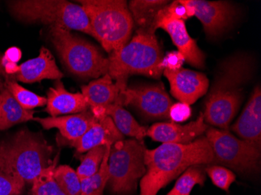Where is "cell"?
Segmentation results:
<instances>
[{
    "mask_svg": "<svg viewBox=\"0 0 261 195\" xmlns=\"http://www.w3.org/2000/svg\"><path fill=\"white\" fill-rule=\"evenodd\" d=\"M123 139L124 135L117 130L112 119L105 116L97 118L84 135L69 144L75 149L77 153L82 154L101 145H113Z\"/></svg>",
    "mask_w": 261,
    "mask_h": 195,
    "instance_id": "17",
    "label": "cell"
},
{
    "mask_svg": "<svg viewBox=\"0 0 261 195\" xmlns=\"http://www.w3.org/2000/svg\"><path fill=\"white\" fill-rule=\"evenodd\" d=\"M29 195H33V194H32V193H31V194H29Z\"/></svg>",
    "mask_w": 261,
    "mask_h": 195,
    "instance_id": "36",
    "label": "cell"
},
{
    "mask_svg": "<svg viewBox=\"0 0 261 195\" xmlns=\"http://www.w3.org/2000/svg\"><path fill=\"white\" fill-rule=\"evenodd\" d=\"M163 74L169 81L171 95L180 102L190 105L207 92L209 80L200 72L181 67L175 71L165 69Z\"/></svg>",
    "mask_w": 261,
    "mask_h": 195,
    "instance_id": "12",
    "label": "cell"
},
{
    "mask_svg": "<svg viewBox=\"0 0 261 195\" xmlns=\"http://www.w3.org/2000/svg\"><path fill=\"white\" fill-rule=\"evenodd\" d=\"M212 149L205 136L188 145L164 143L145 151L146 172L140 181V195H156L192 165L212 163Z\"/></svg>",
    "mask_w": 261,
    "mask_h": 195,
    "instance_id": "2",
    "label": "cell"
},
{
    "mask_svg": "<svg viewBox=\"0 0 261 195\" xmlns=\"http://www.w3.org/2000/svg\"><path fill=\"white\" fill-rule=\"evenodd\" d=\"M64 74L56 64L55 59L50 51L42 47L39 57L31 59L20 65H16L10 75L6 80H13L22 83H33L41 80H60Z\"/></svg>",
    "mask_w": 261,
    "mask_h": 195,
    "instance_id": "13",
    "label": "cell"
},
{
    "mask_svg": "<svg viewBox=\"0 0 261 195\" xmlns=\"http://www.w3.org/2000/svg\"><path fill=\"white\" fill-rule=\"evenodd\" d=\"M90 22L93 38L108 53L117 52L128 43L134 23L126 1L82 0Z\"/></svg>",
    "mask_w": 261,
    "mask_h": 195,
    "instance_id": "5",
    "label": "cell"
},
{
    "mask_svg": "<svg viewBox=\"0 0 261 195\" xmlns=\"http://www.w3.org/2000/svg\"><path fill=\"white\" fill-rule=\"evenodd\" d=\"M2 58L8 62L17 64L21 59L22 53L20 48L17 47H11L6 51L4 55H1Z\"/></svg>",
    "mask_w": 261,
    "mask_h": 195,
    "instance_id": "34",
    "label": "cell"
},
{
    "mask_svg": "<svg viewBox=\"0 0 261 195\" xmlns=\"http://www.w3.org/2000/svg\"><path fill=\"white\" fill-rule=\"evenodd\" d=\"M53 152L42 134L23 129L0 142V172L32 184L53 163Z\"/></svg>",
    "mask_w": 261,
    "mask_h": 195,
    "instance_id": "3",
    "label": "cell"
},
{
    "mask_svg": "<svg viewBox=\"0 0 261 195\" xmlns=\"http://www.w3.org/2000/svg\"><path fill=\"white\" fill-rule=\"evenodd\" d=\"M107 145L93 148L82 156L80 165L76 170L80 180L88 178L97 172L105 155Z\"/></svg>",
    "mask_w": 261,
    "mask_h": 195,
    "instance_id": "29",
    "label": "cell"
},
{
    "mask_svg": "<svg viewBox=\"0 0 261 195\" xmlns=\"http://www.w3.org/2000/svg\"><path fill=\"white\" fill-rule=\"evenodd\" d=\"M194 10L209 38H216L232 26L237 17L236 7L228 1L186 0Z\"/></svg>",
    "mask_w": 261,
    "mask_h": 195,
    "instance_id": "11",
    "label": "cell"
},
{
    "mask_svg": "<svg viewBox=\"0 0 261 195\" xmlns=\"http://www.w3.org/2000/svg\"><path fill=\"white\" fill-rule=\"evenodd\" d=\"M117 104L133 105L148 118L168 119L173 102L160 83L127 88L120 94Z\"/></svg>",
    "mask_w": 261,
    "mask_h": 195,
    "instance_id": "10",
    "label": "cell"
},
{
    "mask_svg": "<svg viewBox=\"0 0 261 195\" xmlns=\"http://www.w3.org/2000/svg\"><path fill=\"white\" fill-rule=\"evenodd\" d=\"M121 89L116 85L109 74L91 81L82 87L90 110L102 108L111 104L118 103Z\"/></svg>",
    "mask_w": 261,
    "mask_h": 195,
    "instance_id": "20",
    "label": "cell"
},
{
    "mask_svg": "<svg viewBox=\"0 0 261 195\" xmlns=\"http://www.w3.org/2000/svg\"><path fill=\"white\" fill-rule=\"evenodd\" d=\"M231 130L243 140L261 146V90L255 87L250 99Z\"/></svg>",
    "mask_w": 261,
    "mask_h": 195,
    "instance_id": "16",
    "label": "cell"
},
{
    "mask_svg": "<svg viewBox=\"0 0 261 195\" xmlns=\"http://www.w3.org/2000/svg\"><path fill=\"white\" fill-rule=\"evenodd\" d=\"M34 114L22 108L7 89L0 92V130L33 120Z\"/></svg>",
    "mask_w": 261,
    "mask_h": 195,
    "instance_id": "23",
    "label": "cell"
},
{
    "mask_svg": "<svg viewBox=\"0 0 261 195\" xmlns=\"http://www.w3.org/2000/svg\"><path fill=\"white\" fill-rule=\"evenodd\" d=\"M11 14L22 21L49 24L84 32L93 37L90 22L82 6L64 0L9 1Z\"/></svg>",
    "mask_w": 261,
    "mask_h": 195,
    "instance_id": "6",
    "label": "cell"
},
{
    "mask_svg": "<svg viewBox=\"0 0 261 195\" xmlns=\"http://www.w3.org/2000/svg\"><path fill=\"white\" fill-rule=\"evenodd\" d=\"M45 130L58 129L61 135L68 142H75L84 135L91 126L97 120L90 109L63 117L34 118Z\"/></svg>",
    "mask_w": 261,
    "mask_h": 195,
    "instance_id": "15",
    "label": "cell"
},
{
    "mask_svg": "<svg viewBox=\"0 0 261 195\" xmlns=\"http://www.w3.org/2000/svg\"><path fill=\"white\" fill-rule=\"evenodd\" d=\"M163 0H133L128 4L129 11L137 31L153 32V23L158 12L169 4Z\"/></svg>",
    "mask_w": 261,
    "mask_h": 195,
    "instance_id": "22",
    "label": "cell"
},
{
    "mask_svg": "<svg viewBox=\"0 0 261 195\" xmlns=\"http://www.w3.org/2000/svg\"><path fill=\"white\" fill-rule=\"evenodd\" d=\"M185 57L182 54L178 51H172V52H168L165 57H163L160 64V68L164 71V70H171V71H175V70H179L182 67L184 64Z\"/></svg>",
    "mask_w": 261,
    "mask_h": 195,
    "instance_id": "33",
    "label": "cell"
},
{
    "mask_svg": "<svg viewBox=\"0 0 261 195\" xmlns=\"http://www.w3.org/2000/svg\"><path fill=\"white\" fill-rule=\"evenodd\" d=\"M205 180V165H192L181 174L167 195H190L195 186L204 185Z\"/></svg>",
    "mask_w": 261,
    "mask_h": 195,
    "instance_id": "25",
    "label": "cell"
},
{
    "mask_svg": "<svg viewBox=\"0 0 261 195\" xmlns=\"http://www.w3.org/2000/svg\"><path fill=\"white\" fill-rule=\"evenodd\" d=\"M24 187L21 180L0 172V195H21Z\"/></svg>",
    "mask_w": 261,
    "mask_h": 195,
    "instance_id": "31",
    "label": "cell"
},
{
    "mask_svg": "<svg viewBox=\"0 0 261 195\" xmlns=\"http://www.w3.org/2000/svg\"><path fill=\"white\" fill-rule=\"evenodd\" d=\"M57 158L53 163L38 176L32 183L33 195H67L59 187L54 178V171L57 167Z\"/></svg>",
    "mask_w": 261,
    "mask_h": 195,
    "instance_id": "27",
    "label": "cell"
},
{
    "mask_svg": "<svg viewBox=\"0 0 261 195\" xmlns=\"http://www.w3.org/2000/svg\"><path fill=\"white\" fill-rule=\"evenodd\" d=\"M49 38L67 70L81 78L97 79L108 74L109 60L96 45L67 29L51 26Z\"/></svg>",
    "mask_w": 261,
    "mask_h": 195,
    "instance_id": "7",
    "label": "cell"
},
{
    "mask_svg": "<svg viewBox=\"0 0 261 195\" xmlns=\"http://www.w3.org/2000/svg\"><path fill=\"white\" fill-rule=\"evenodd\" d=\"M111 146L112 145H107L105 155L97 172L88 178L81 180V195H102L103 193L104 188L109 180L108 159Z\"/></svg>",
    "mask_w": 261,
    "mask_h": 195,
    "instance_id": "24",
    "label": "cell"
},
{
    "mask_svg": "<svg viewBox=\"0 0 261 195\" xmlns=\"http://www.w3.org/2000/svg\"><path fill=\"white\" fill-rule=\"evenodd\" d=\"M146 147L136 139L118 141L111 146L108 159V185L114 193L126 194L134 191L139 179L146 174Z\"/></svg>",
    "mask_w": 261,
    "mask_h": 195,
    "instance_id": "8",
    "label": "cell"
},
{
    "mask_svg": "<svg viewBox=\"0 0 261 195\" xmlns=\"http://www.w3.org/2000/svg\"><path fill=\"white\" fill-rule=\"evenodd\" d=\"M191 116V107L184 102L173 103L168 112V118L172 123H183L189 120Z\"/></svg>",
    "mask_w": 261,
    "mask_h": 195,
    "instance_id": "32",
    "label": "cell"
},
{
    "mask_svg": "<svg viewBox=\"0 0 261 195\" xmlns=\"http://www.w3.org/2000/svg\"><path fill=\"white\" fill-rule=\"evenodd\" d=\"M203 113L195 121L186 125L176 123H156L148 128L146 136L155 142L188 145L202 136L208 128Z\"/></svg>",
    "mask_w": 261,
    "mask_h": 195,
    "instance_id": "14",
    "label": "cell"
},
{
    "mask_svg": "<svg viewBox=\"0 0 261 195\" xmlns=\"http://www.w3.org/2000/svg\"><path fill=\"white\" fill-rule=\"evenodd\" d=\"M158 29L168 32L173 43L178 49L177 51L182 54L186 61L190 65L199 69L204 67L205 54L198 47L196 40L189 35L184 20L164 21L158 26Z\"/></svg>",
    "mask_w": 261,
    "mask_h": 195,
    "instance_id": "18",
    "label": "cell"
},
{
    "mask_svg": "<svg viewBox=\"0 0 261 195\" xmlns=\"http://www.w3.org/2000/svg\"><path fill=\"white\" fill-rule=\"evenodd\" d=\"M205 173L211 178L213 184L218 188L228 191L231 184L236 181L234 173L226 167L218 165H205Z\"/></svg>",
    "mask_w": 261,
    "mask_h": 195,
    "instance_id": "30",
    "label": "cell"
},
{
    "mask_svg": "<svg viewBox=\"0 0 261 195\" xmlns=\"http://www.w3.org/2000/svg\"><path fill=\"white\" fill-rule=\"evenodd\" d=\"M162 59V51L155 33L136 31V35L127 45L110 54L108 74L123 92L127 88V79L133 74L160 78L163 74L160 68Z\"/></svg>",
    "mask_w": 261,
    "mask_h": 195,
    "instance_id": "4",
    "label": "cell"
},
{
    "mask_svg": "<svg viewBox=\"0 0 261 195\" xmlns=\"http://www.w3.org/2000/svg\"><path fill=\"white\" fill-rule=\"evenodd\" d=\"M4 89V83H3L2 80L0 78V92H2Z\"/></svg>",
    "mask_w": 261,
    "mask_h": 195,
    "instance_id": "35",
    "label": "cell"
},
{
    "mask_svg": "<svg viewBox=\"0 0 261 195\" xmlns=\"http://www.w3.org/2000/svg\"><path fill=\"white\" fill-rule=\"evenodd\" d=\"M4 83V89H7L19 105L26 110H32L36 107L46 105V98L24 89L15 80H6Z\"/></svg>",
    "mask_w": 261,
    "mask_h": 195,
    "instance_id": "26",
    "label": "cell"
},
{
    "mask_svg": "<svg viewBox=\"0 0 261 195\" xmlns=\"http://www.w3.org/2000/svg\"><path fill=\"white\" fill-rule=\"evenodd\" d=\"M205 133L214 155L211 165H222L242 174L259 171L261 153L258 145L237 138L228 130L208 127Z\"/></svg>",
    "mask_w": 261,
    "mask_h": 195,
    "instance_id": "9",
    "label": "cell"
},
{
    "mask_svg": "<svg viewBox=\"0 0 261 195\" xmlns=\"http://www.w3.org/2000/svg\"><path fill=\"white\" fill-rule=\"evenodd\" d=\"M54 178L67 195H81V180L75 170L69 165H59L54 171Z\"/></svg>",
    "mask_w": 261,
    "mask_h": 195,
    "instance_id": "28",
    "label": "cell"
},
{
    "mask_svg": "<svg viewBox=\"0 0 261 195\" xmlns=\"http://www.w3.org/2000/svg\"><path fill=\"white\" fill-rule=\"evenodd\" d=\"M91 112L96 118L105 116L111 117L114 125L123 135L134 137L139 141H142L146 136L148 129L141 126L134 117L120 104H111L102 108L92 109Z\"/></svg>",
    "mask_w": 261,
    "mask_h": 195,
    "instance_id": "21",
    "label": "cell"
},
{
    "mask_svg": "<svg viewBox=\"0 0 261 195\" xmlns=\"http://www.w3.org/2000/svg\"><path fill=\"white\" fill-rule=\"evenodd\" d=\"M45 112L52 117L59 115L76 114L89 108L87 100L82 93H70L64 88V83L57 80L54 88L47 92Z\"/></svg>",
    "mask_w": 261,
    "mask_h": 195,
    "instance_id": "19",
    "label": "cell"
},
{
    "mask_svg": "<svg viewBox=\"0 0 261 195\" xmlns=\"http://www.w3.org/2000/svg\"><path fill=\"white\" fill-rule=\"evenodd\" d=\"M250 55L237 53L220 64L211 90L205 101L204 121L228 130L243 99V92L254 71Z\"/></svg>",
    "mask_w": 261,
    "mask_h": 195,
    "instance_id": "1",
    "label": "cell"
}]
</instances>
